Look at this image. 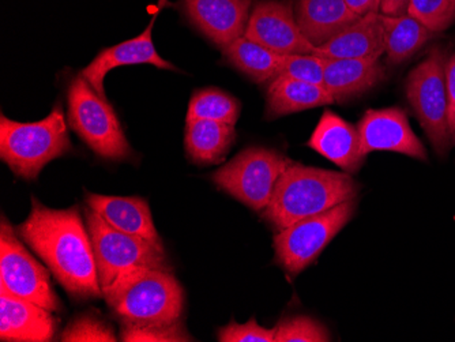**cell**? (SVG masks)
Returning a JSON list of instances; mask_svg holds the SVG:
<instances>
[{
    "instance_id": "obj_1",
    "label": "cell",
    "mask_w": 455,
    "mask_h": 342,
    "mask_svg": "<svg viewBox=\"0 0 455 342\" xmlns=\"http://www.w3.org/2000/svg\"><path fill=\"white\" fill-rule=\"evenodd\" d=\"M17 234L43 259L48 270L81 300L102 295L91 234L78 206L51 209L32 198V209Z\"/></svg>"
},
{
    "instance_id": "obj_2",
    "label": "cell",
    "mask_w": 455,
    "mask_h": 342,
    "mask_svg": "<svg viewBox=\"0 0 455 342\" xmlns=\"http://www.w3.org/2000/svg\"><path fill=\"white\" fill-rule=\"evenodd\" d=\"M359 183L350 173L292 164L281 175L263 217L283 231L307 217L357 198Z\"/></svg>"
},
{
    "instance_id": "obj_3",
    "label": "cell",
    "mask_w": 455,
    "mask_h": 342,
    "mask_svg": "<svg viewBox=\"0 0 455 342\" xmlns=\"http://www.w3.org/2000/svg\"><path fill=\"white\" fill-rule=\"evenodd\" d=\"M70 152L73 145L60 106L33 123L0 117V157L20 178L35 180L48 163Z\"/></svg>"
},
{
    "instance_id": "obj_4",
    "label": "cell",
    "mask_w": 455,
    "mask_h": 342,
    "mask_svg": "<svg viewBox=\"0 0 455 342\" xmlns=\"http://www.w3.org/2000/svg\"><path fill=\"white\" fill-rule=\"evenodd\" d=\"M102 296L122 322L135 325L173 323L183 313V288L172 270H140Z\"/></svg>"
},
{
    "instance_id": "obj_5",
    "label": "cell",
    "mask_w": 455,
    "mask_h": 342,
    "mask_svg": "<svg viewBox=\"0 0 455 342\" xmlns=\"http://www.w3.org/2000/svg\"><path fill=\"white\" fill-rule=\"evenodd\" d=\"M85 217L102 295L140 270H172L163 244L117 231L89 206Z\"/></svg>"
},
{
    "instance_id": "obj_6",
    "label": "cell",
    "mask_w": 455,
    "mask_h": 342,
    "mask_svg": "<svg viewBox=\"0 0 455 342\" xmlns=\"http://www.w3.org/2000/svg\"><path fill=\"white\" fill-rule=\"evenodd\" d=\"M68 99L71 129L97 155L123 161L132 155L115 109L82 74L71 81Z\"/></svg>"
},
{
    "instance_id": "obj_7",
    "label": "cell",
    "mask_w": 455,
    "mask_h": 342,
    "mask_svg": "<svg viewBox=\"0 0 455 342\" xmlns=\"http://www.w3.org/2000/svg\"><path fill=\"white\" fill-rule=\"evenodd\" d=\"M292 164L283 153L262 147L242 150L212 176L219 190L254 211L267 208L275 186Z\"/></svg>"
},
{
    "instance_id": "obj_8",
    "label": "cell",
    "mask_w": 455,
    "mask_h": 342,
    "mask_svg": "<svg viewBox=\"0 0 455 342\" xmlns=\"http://www.w3.org/2000/svg\"><path fill=\"white\" fill-rule=\"evenodd\" d=\"M446 65V51L436 45L406 79L409 104L439 155H446L452 142L449 129Z\"/></svg>"
},
{
    "instance_id": "obj_9",
    "label": "cell",
    "mask_w": 455,
    "mask_h": 342,
    "mask_svg": "<svg viewBox=\"0 0 455 342\" xmlns=\"http://www.w3.org/2000/svg\"><path fill=\"white\" fill-rule=\"evenodd\" d=\"M356 206V198L349 199L278 231L273 239L277 264L291 275L306 270L349 223Z\"/></svg>"
},
{
    "instance_id": "obj_10",
    "label": "cell",
    "mask_w": 455,
    "mask_h": 342,
    "mask_svg": "<svg viewBox=\"0 0 455 342\" xmlns=\"http://www.w3.org/2000/svg\"><path fill=\"white\" fill-rule=\"evenodd\" d=\"M0 292L27 298L52 313L61 303L51 285L48 270L29 254L6 219L0 224Z\"/></svg>"
},
{
    "instance_id": "obj_11",
    "label": "cell",
    "mask_w": 455,
    "mask_h": 342,
    "mask_svg": "<svg viewBox=\"0 0 455 342\" xmlns=\"http://www.w3.org/2000/svg\"><path fill=\"white\" fill-rule=\"evenodd\" d=\"M245 37L281 53H313L315 47L304 37L295 10L286 0H262L248 18Z\"/></svg>"
},
{
    "instance_id": "obj_12",
    "label": "cell",
    "mask_w": 455,
    "mask_h": 342,
    "mask_svg": "<svg viewBox=\"0 0 455 342\" xmlns=\"http://www.w3.org/2000/svg\"><path fill=\"white\" fill-rule=\"evenodd\" d=\"M357 131L364 157L372 152H395L427 160L426 147L411 130L403 109H368L357 123Z\"/></svg>"
},
{
    "instance_id": "obj_13",
    "label": "cell",
    "mask_w": 455,
    "mask_h": 342,
    "mask_svg": "<svg viewBox=\"0 0 455 342\" xmlns=\"http://www.w3.org/2000/svg\"><path fill=\"white\" fill-rule=\"evenodd\" d=\"M191 24L220 48L243 37L247 29L251 0H181Z\"/></svg>"
},
{
    "instance_id": "obj_14",
    "label": "cell",
    "mask_w": 455,
    "mask_h": 342,
    "mask_svg": "<svg viewBox=\"0 0 455 342\" xmlns=\"http://www.w3.org/2000/svg\"><path fill=\"white\" fill-rule=\"evenodd\" d=\"M157 12H156L153 15L152 21L149 22L147 29L143 30L138 37L102 50L93 59V62L82 71V76H85L86 81L93 86L100 96L107 99L104 79L114 68H122V66L152 65L160 70H176L172 63L158 55L153 43V27H155Z\"/></svg>"
},
{
    "instance_id": "obj_15",
    "label": "cell",
    "mask_w": 455,
    "mask_h": 342,
    "mask_svg": "<svg viewBox=\"0 0 455 342\" xmlns=\"http://www.w3.org/2000/svg\"><path fill=\"white\" fill-rule=\"evenodd\" d=\"M56 331L52 311L27 298L0 292V339L17 342H48Z\"/></svg>"
},
{
    "instance_id": "obj_16",
    "label": "cell",
    "mask_w": 455,
    "mask_h": 342,
    "mask_svg": "<svg viewBox=\"0 0 455 342\" xmlns=\"http://www.w3.org/2000/svg\"><path fill=\"white\" fill-rule=\"evenodd\" d=\"M307 145L347 173L357 172L365 158L357 127L330 109L322 114Z\"/></svg>"
},
{
    "instance_id": "obj_17",
    "label": "cell",
    "mask_w": 455,
    "mask_h": 342,
    "mask_svg": "<svg viewBox=\"0 0 455 342\" xmlns=\"http://www.w3.org/2000/svg\"><path fill=\"white\" fill-rule=\"evenodd\" d=\"M385 50V29L380 12H370L321 47H315L313 53L323 59H380Z\"/></svg>"
},
{
    "instance_id": "obj_18",
    "label": "cell",
    "mask_w": 455,
    "mask_h": 342,
    "mask_svg": "<svg viewBox=\"0 0 455 342\" xmlns=\"http://www.w3.org/2000/svg\"><path fill=\"white\" fill-rule=\"evenodd\" d=\"M86 203L117 231L142 237L152 243L163 244L153 223L147 199L140 196H109L88 193Z\"/></svg>"
},
{
    "instance_id": "obj_19",
    "label": "cell",
    "mask_w": 455,
    "mask_h": 342,
    "mask_svg": "<svg viewBox=\"0 0 455 342\" xmlns=\"http://www.w3.org/2000/svg\"><path fill=\"white\" fill-rule=\"evenodd\" d=\"M323 86L334 103L362 96L385 79L379 59H323Z\"/></svg>"
},
{
    "instance_id": "obj_20",
    "label": "cell",
    "mask_w": 455,
    "mask_h": 342,
    "mask_svg": "<svg viewBox=\"0 0 455 342\" xmlns=\"http://www.w3.org/2000/svg\"><path fill=\"white\" fill-rule=\"evenodd\" d=\"M295 15L301 33L314 47H321L360 18L344 0H296Z\"/></svg>"
},
{
    "instance_id": "obj_21",
    "label": "cell",
    "mask_w": 455,
    "mask_h": 342,
    "mask_svg": "<svg viewBox=\"0 0 455 342\" xmlns=\"http://www.w3.org/2000/svg\"><path fill=\"white\" fill-rule=\"evenodd\" d=\"M330 104H334V99L324 86L278 76L267 89L266 119H277Z\"/></svg>"
},
{
    "instance_id": "obj_22",
    "label": "cell",
    "mask_w": 455,
    "mask_h": 342,
    "mask_svg": "<svg viewBox=\"0 0 455 342\" xmlns=\"http://www.w3.org/2000/svg\"><path fill=\"white\" fill-rule=\"evenodd\" d=\"M236 139L232 124L214 120L193 119L186 123L184 147L188 157L198 165L219 164Z\"/></svg>"
},
{
    "instance_id": "obj_23",
    "label": "cell",
    "mask_w": 455,
    "mask_h": 342,
    "mask_svg": "<svg viewBox=\"0 0 455 342\" xmlns=\"http://www.w3.org/2000/svg\"><path fill=\"white\" fill-rule=\"evenodd\" d=\"M222 53L229 65L258 84L277 78L283 68V55L252 42L245 36L222 48Z\"/></svg>"
},
{
    "instance_id": "obj_24",
    "label": "cell",
    "mask_w": 455,
    "mask_h": 342,
    "mask_svg": "<svg viewBox=\"0 0 455 342\" xmlns=\"http://www.w3.org/2000/svg\"><path fill=\"white\" fill-rule=\"evenodd\" d=\"M380 18L385 29V52L391 65L405 62L436 35L409 14H380Z\"/></svg>"
},
{
    "instance_id": "obj_25",
    "label": "cell",
    "mask_w": 455,
    "mask_h": 342,
    "mask_svg": "<svg viewBox=\"0 0 455 342\" xmlns=\"http://www.w3.org/2000/svg\"><path fill=\"white\" fill-rule=\"evenodd\" d=\"M239 115L240 104L235 97L219 89H204L191 97L188 120H214L235 126Z\"/></svg>"
},
{
    "instance_id": "obj_26",
    "label": "cell",
    "mask_w": 455,
    "mask_h": 342,
    "mask_svg": "<svg viewBox=\"0 0 455 342\" xmlns=\"http://www.w3.org/2000/svg\"><path fill=\"white\" fill-rule=\"evenodd\" d=\"M120 338L126 342L194 341L193 337L184 328L181 319L173 323H150V325H135V323L122 322Z\"/></svg>"
},
{
    "instance_id": "obj_27",
    "label": "cell",
    "mask_w": 455,
    "mask_h": 342,
    "mask_svg": "<svg viewBox=\"0 0 455 342\" xmlns=\"http://www.w3.org/2000/svg\"><path fill=\"white\" fill-rule=\"evenodd\" d=\"M406 14L434 33L443 32L455 22V0H409Z\"/></svg>"
},
{
    "instance_id": "obj_28",
    "label": "cell",
    "mask_w": 455,
    "mask_h": 342,
    "mask_svg": "<svg viewBox=\"0 0 455 342\" xmlns=\"http://www.w3.org/2000/svg\"><path fill=\"white\" fill-rule=\"evenodd\" d=\"M331 339L321 322L309 316H291L277 325L275 342H327Z\"/></svg>"
},
{
    "instance_id": "obj_29",
    "label": "cell",
    "mask_w": 455,
    "mask_h": 342,
    "mask_svg": "<svg viewBox=\"0 0 455 342\" xmlns=\"http://www.w3.org/2000/svg\"><path fill=\"white\" fill-rule=\"evenodd\" d=\"M65 342H115L116 334L111 325L94 315L76 316L61 334Z\"/></svg>"
},
{
    "instance_id": "obj_30",
    "label": "cell",
    "mask_w": 455,
    "mask_h": 342,
    "mask_svg": "<svg viewBox=\"0 0 455 342\" xmlns=\"http://www.w3.org/2000/svg\"><path fill=\"white\" fill-rule=\"evenodd\" d=\"M323 59L314 53L283 55L281 76L323 86Z\"/></svg>"
},
{
    "instance_id": "obj_31",
    "label": "cell",
    "mask_w": 455,
    "mask_h": 342,
    "mask_svg": "<svg viewBox=\"0 0 455 342\" xmlns=\"http://www.w3.org/2000/svg\"><path fill=\"white\" fill-rule=\"evenodd\" d=\"M277 325L265 328L251 318L245 323L232 321L224 328L220 329L217 338L221 342H275Z\"/></svg>"
},
{
    "instance_id": "obj_32",
    "label": "cell",
    "mask_w": 455,
    "mask_h": 342,
    "mask_svg": "<svg viewBox=\"0 0 455 342\" xmlns=\"http://www.w3.org/2000/svg\"><path fill=\"white\" fill-rule=\"evenodd\" d=\"M447 101H449V129L455 142V53L447 58L446 65Z\"/></svg>"
},
{
    "instance_id": "obj_33",
    "label": "cell",
    "mask_w": 455,
    "mask_h": 342,
    "mask_svg": "<svg viewBox=\"0 0 455 342\" xmlns=\"http://www.w3.org/2000/svg\"><path fill=\"white\" fill-rule=\"evenodd\" d=\"M344 2L357 17H363L370 12H379L380 4H382V0H344Z\"/></svg>"
},
{
    "instance_id": "obj_34",
    "label": "cell",
    "mask_w": 455,
    "mask_h": 342,
    "mask_svg": "<svg viewBox=\"0 0 455 342\" xmlns=\"http://www.w3.org/2000/svg\"><path fill=\"white\" fill-rule=\"evenodd\" d=\"M409 0H382L380 4V14L383 15H403L408 10Z\"/></svg>"
}]
</instances>
